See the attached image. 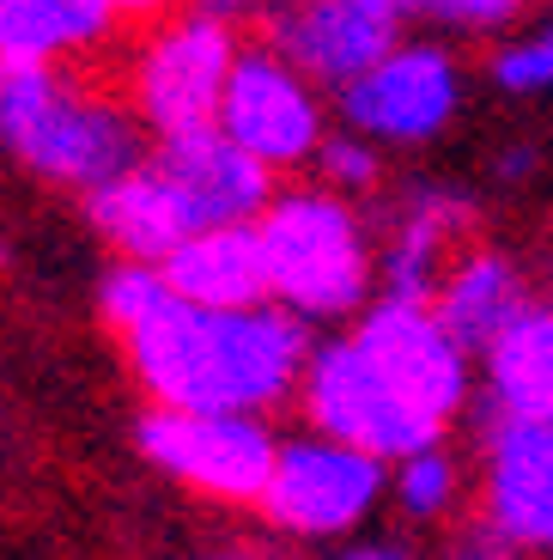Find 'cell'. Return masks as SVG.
Instances as JSON below:
<instances>
[{"mask_svg": "<svg viewBox=\"0 0 553 560\" xmlns=\"http://www.w3.org/2000/svg\"><path fill=\"white\" fill-rule=\"evenodd\" d=\"M85 225L116 250V262H153V268L183 238H195L177 196H170V183L158 177L153 153H146V165L128 171V177H116V183H104V189L85 196Z\"/></svg>", "mask_w": 553, "mask_h": 560, "instance_id": "17", "label": "cell"}, {"mask_svg": "<svg viewBox=\"0 0 553 560\" xmlns=\"http://www.w3.org/2000/svg\"><path fill=\"white\" fill-rule=\"evenodd\" d=\"M116 19H122V31H146V25H158V19H170V13H183V7H195V0H104Z\"/></svg>", "mask_w": 553, "mask_h": 560, "instance_id": "26", "label": "cell"}, {"mask_svg": "<svg viewBox=\"0 0 553 560\" xmlns=\"http://www.w3.org/2000/svg\"><path fill=\"white\" fill-rule=\"evenodd\" d=\"M438 560H523V548L505 542L481 512H462V518L450 524V536H444Z\"/></svg>", "mask_w": 553, "mask_h": 560, "instance_id": "24", "label": "cell"}, {"mask_svg": "<svg viewBox=\"0 0 553 560\" xmlns=\"http://www.w3.org/2000/svg\"><path fill=\"white\" fill-rule=\"evenodd\" d=\"M474 201L450 183H401L389 201L384 238H377V299L396 305H432L444 268L469 250Z\"/></svg>", "mask_w": 553, "mask_h": 560, "instance_id": "10", "label": "cell"}, {"mask_svg": "<svg viewBox=\"0 0 553 560\" xmlns=\"http://www.w3.org/2000/svg\"><path fill=\"white\" fill-rule=\"evenodd\" d=\"M341 128L346 135L372 140L377 153L384 147H426L444 128L457 122L462 110V68L457 56L432 37H401L372 73L346 85L341 98Z\"/></svg>", "mask_w": 553, "mask_h": 560, "instance_id": "8", "label": "cell"}, {"mask_svg": "<svg viewBox=\"0 0 553 560\" xmlns=\"http://www.w3.org/2000/svg\"><path fill=\"white\" fill-rule=\"evenodd\" d=\"M481 427L553 420V305H529L523 317L481 353Z\"/></svg>", "mask_w": 553, "mask_h": 560, "instance_id": "16", "label": "cell"}, {"mask_svg": "<svg viewBox=\"0 0 553 560\" xmlns=\"http://www.w3.org/2000/svg\"><path fill=\"white\" fill-rule=\"evenodd\" d=\"M462 500H469V469H462V457L450 445H426L389 463V505L408 524H420V530L457 524Z\"/></svg>", "mask_w": 553, "mask_h": 560, "instance_id": "19", "label": "cell"}, {"mask_svg": "<svg viewBox=\"0 0 553 560\" xmlns=\"http://www.w3.org/2000/svg\"><path fill=\"white\" fill-rule=\"evenodd\" d=\"M220 135L232 147H244L256 165H268L274 177L280 171H310L322 140H329V104L280 49L244 43L220 104Z\"/></svg>", "mask_w": 553, "mask_h": 560, "instance_id": "7", "label": "cell"}, {"mask_svg": "<svg viewBox=\"0 0 553 560\" xmlns=\"http://www.w3.org/2000/svg\"><path fill=\"white\" fill-rule=\"evenodd\" d=\"M237 56H244V31H232L225 19L201 13V7H183V13L134 31L122 68V98L134 110V122L146 128V140L158 147V140L220 128V104Z\"/></svg>", "mask_w": 553, "mask_h": 560, "instance_id": "4", "label": "cell"}, {"mask_svg": "<svg viewBox=\"0 0 553 560\" xmlns=\"http://www.w3.org/2000/svg\"><path fill=\"white\" fill-rule=\"evenodd\" d=\"M365 7H377V13H389L401 25V19H420V13H432V0H365Z\"/></svg>", "mask_w": 553, "mask_h": 560, "instance_id": "30", "label": "cell"}, {"mask_svg": "<svg viewBox=\"0 0 553 560\" xmlns=\"http://www.w3.org/2000/svg\"><path fill=\"white\" fill-rule=\"evenodd\" d=\"M536 165H541L536 147H505L493 171H498V183H523V177H536Z\"/></svg>", "mask_w": 553, "mask_h": 560, "instance_id": "28", "label": "cell"}, {"mask_svg": "<svg viewBox=\"0 0 553 560\" xmlns=\"http://www.w3.org/2000/svg\"><path fill=\"white\" fill-rule=\"evenodd\" d=\"M0 153L85 201L146 165L153 140L122 92L85 68H0Z\"/></svg>", "mask_w": 553, "mask_h": 560, "instance_id": "2", "label": "cell"}, {"mask_svg": "<svg viewBox=\"0 0 553 560\" xmlns=\"http://www.w3.org/2000/svg\"><path fill=\"white\" fill-rule=\"evenodd\" d=\"M268 49L292 61L317 92H334L341 98L346 85L372 73L377 61L401 43V25L365 0H292L286 13L262 31Z\"/></svg>", "mask_w": 553, "mask_h": 560, "instance_id": "12", "label": "cell"}, {"mask_svg": "<svg viewBox=\"0 0 553 560\" xmlns=\"http://www.w3.org/2000/svg\"><path fill=\"white\" fill-rule=\"evenodd\" d=\"M529 7L536 0H432V13L438 25L450 31H469V37H505L511 25H523Z\"/></svg>", "mask_w": 553, "mask_h": 560, "instance_id": "23", "label": "cell"}, {"mask_svg": "<svg viewBox=\"0 0 553 560\" xmlns=\"http://www.w3.org/2000/svg\"><path fill=\"white\" fill-rule=\"evenodd\" d=\"M310 329L280 305L249 311H201L170 299L158 317H146L122 353L134 365V384L153 396V408H189V415H274L298 396L310 365Z\"/></svg>", "mask_w": 553, "mask_h": 560, "instance_id": "1", "label": "cell"}, {"mask_svg": "<svg viewBox=\"0 0 553 560\" xmlns=\"http://www.w3.org/2000/svg\"><path fill=\"white\" fill-rule=\"evenodd\" d=\"M474 512L523 555H553V420L481 427Z\"/></svg>", "mask_w": 553, "mask_h": 560, "instance_id": "11", "label": "cell"}, {"mask_svg": "<svg viewBox=\"0 0 553 560\" xmlns=\"http://www.w3.org/2000/svg\"><path fill=\"white\" fill-rule=\"evenodd\" d=\"M529 305H536V299H529L523 268L505 250H493V244L457 250V262L444 268L438 293H432V317L444 323V336L457 341L469 360H481Z\"/></svg>", "mask_w": 553, "mask_h": 560, "instance_id": "14", "label": "cell"}, {"mask_svg": "<svg viewBox=\"0 0 553 560\" xmlns=\"http://www.w3.org/2000/svg\"><path fill=\"white\" fill-rule=\"evenodd\" d=\"M195 7H201V13H213V19H225L232 31H244V25H262L268 31L292 7V0H195Z\"/></svg>", "mask_w": 553, "mask_h": 560, "instance_id": "25", "label": "cell"}, {"mask_svg": "<svg viewBox=\"0 0 553 560\" xmlns=\"http://www.w3.org/2000/svg\"><path fill=\"white\" fill-rule=\"evenodd\" d=\"M116 37L122 19L104 0H0V68H85Z\"/></svg>", "mask_w": 553, "mask_h": 560, "instance_id": "15", "label": "cell"}, {"mask_svg": "<svg viewBox=\"0 0 553 560\" xmlns=\"http://www.w3.org/2000/svg\"><path fill=\"white\" fill-rule=\"evenodd\" d=\"M158 177L170 183L189 232H213V225H256L268 213V201L280 196V177L268 165L232 147L220 128H201V135L183 140H158L153 147Z\"/></svg>", "mask_w": 553, "mask_h": 560, "instance_id": "13", "label": "cell"}, {"mask_svg": "<svg viewBox=\"0 0 553 560\" xmlns=\"http://www.w3.org/2000/svg\"><path fill=\"white\" fill-rule=\"evenodd\" d=\"M170 305V287L153 262H110L97 275V317L110 323L116 336H134L146 317Z\"/></svg>", "mask_w": 553, "mask_h": 560, "instance_id": "20", "label": "cell"}, {"mask_svg": "<svg viewBox=\"0 0 553 560\" xmlns=\"http://www.w3.org/2000/svg\"><path fill=\"white\" fill-rule=\"evenodd\" d=\"M183 560H268L262 548H244V542H220V548H195Z\"/></svg>", "mask_w": 553, "mask_h": 560, "instance_id": "29", "label": "cell"}, {"mask_svg": "<svg viewBox=\"0 0 553 560\" xmlns=\"http://www.w3.org/2000/svg\"><path fill=\"white\" fill-rule=\"evenodd\" d=\"M322 560H420L408 542H341V548H329Z\"/></svg>", "mask_w": 553, "mask_h": 560, "instance_id": "27", "label": "cell"}, {"mask_svg": "<svg viewBox=\"0 0 553 560\" xmlns=\"http://www.w3.org/2000/svg\"><path fill=\"white\" fill-rule=\"evenodd\" d=\"M310 171H317L322 189H334V196H346V201H365V196L384 189V153H377L372 140L346 135V128L322 140V153H317Z\"/></svg>", "mask_w": 553, "mask_h": 560, "instance_id": "22", "label": "cell"}, {"mask_svg": "<svg viewBox=\"0 0 553 560\" xmlns=\"http://www.w3.org/2000/svg\"><path fill=\"white\" fill-rule=\"evenodd\" d=\"M498 92H511V98H541L553 92V13H541L536 25H523L517 37H505L486 61Z\"/></svg>", "mask_w": 553, "mask_h": 560, "instance_id": "21", "label": "cell"}, {"mask_svg": "<svg viewBox=\"0 0 553 560\" xmlns=\"http://www.w3.org/2000/svg\"><path fill=\"white\" fill-rule=\"evenodd\" d=\"M346 336L360 341L377 360L396 396L426 420L432 439H450L462 415L474 402V360L444 336V323L432 317V305H396V299H372L353 317Z\"/></svg>", "mask_w": 553, "mask_h": 560, "instance_id": "9", "label": "cell"}, {"mask_svg": "<svg viewBox=\"0 0 553 560\" xmlns=\"http://www.w3.org/2000/svg\"><path fill=\"white\" fill-rule=\"evenodd\" d=\"M389 500V463L372 451H353L341 439L298 433L280 439L274 476L262 488L268 530L305 548H341L346 536H360L372 512Z\"/></svg>", "mask_w": 553, "mask_h": 560, "instance_id": "5", "label": "cell"}, {"mask_svg": "<svg viewBox=\"0 0 553 560\" xmlns=\"http://www.w3.org/2000/svg\"><path fill=\"white\" fill-rule=\"evenodd\" d=\"M268 305L310 323H346L377 299V232L360 201L310 183H286L256 220Z\"/></svg>", "mask_w": 553, "mask_h": 560, "instance_id": "3", "label": "cell"}, {"mask_svg": "<svg viewBox=\"0 0 553 560\" xmlns=\"http://www.w3.org/2000/svg\"><path fill=\"white\" fill-rule=\"evenodd\" d=\"M134 445L158 476L213 505H262L280 457V433L262 415H189V408H146L134 420Z\"/></svg>", "mask_w": 553, "mask_h": 560, "instance_id": "6", "label": "cell"}, {"mask_svg": "<svg viewBox=\"0 0 553 560\" xmlns=\"http://www.w3.org/2000/svg\"><path fill=\"white\" fill-rule=\"evenodd\" d=\"M170 299L201 311H249L268 305V275L262 250H256V225H213L195 232L158 262Z\"/></svg>", "mask_w": 553, "mask_h": 560, "instance_id": "18", "label": "cell"}]
</instances>
